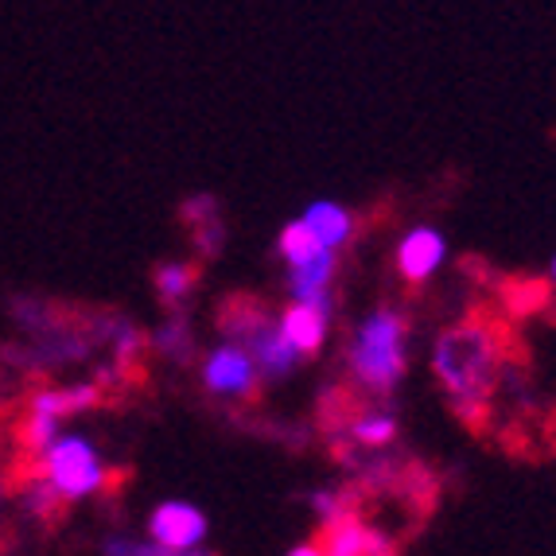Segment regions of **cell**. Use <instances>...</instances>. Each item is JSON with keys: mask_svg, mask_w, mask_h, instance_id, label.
Segmentation results:
<instances>
[{"mask_svg": "<svg viewBox=\"0 0 556 556\" xmlns=\"http://www.w3.org/2000/svg\"><path fill=\"white\" fill-rule=\"evenodd\" d=\"M506 324L491 312H471L437 339L432 366L447 401L471 428H486L502 370H506Z\"/></svg>", "mask_w": 556, "mask_h": 556, "instance_id": "obj_1", "label": "cell"}, {"mask_svg": "<svg viewBox=\"0 0 556 556\" xmlns=\"http://www.w3.org/2000/svg\"><path fill=\"white\" fill-rule=\"evenodd\" d=\"M346 362L362 390L393 393L408 374V319L393 307H378L354 327L346 343Z\"/></svg>", "mask_w": 556, "mask_h": 556, "instance_id": "obj_2", "label": "cell"}, {"mask_svg": "<svg viewBox=\"0 0 556 556\" xmlns=\"http://www.w3.org/2000/svg\"><path fill=\"white\" fill-rule=\"evenodd\" d=\"M36 464L43 467V482L63 502L105 491V467L98 459V447L86 437H55L36 455Z\"/></svg>", "mask_w": 556, "mask_h": 556, "instance_id": "obj_3", "label": "cell"}, {"mask_svg": "<svg viewBox=\"0 0 556 556\" xmlns=\"http://www.w3.org/2000/svg\"><path fill=\"white\" fill-rule=\"evenodd\" d=\"M152 545L164 548V553H187V548H199L206 538V514L191 502H164L156 506L149 518Z\"/></svg>", "mask_w": 556, "mask_h": 556, "instance_id": "obj_4", "label": "cell"}, {"mask_svg": "<svg viewBox=\"0 0 556 556\" xmlns=\"http://www.w3.org/2000/svg\"><path fill=\"white\" fill-rule=\"evenodd\" d=\"M203 381L206 390L223 393V397H257L261 393V374L250 362V354L238 346H214L203 358Z\"/></svg>", "mask_w": 556, "mask_h": 556, "instance_id": "obj_5", "label": "cell"}, {"mask_svg": "<svg viewBox=\"0 0 556 556\" xmlns=\"http://www.w3.org/2000/svg\"><path fill=\"white\" fill-rule=\"evenodd\" d=\"M444 257H447L444 233L432 230V226H417V230H408L405 241L397 245V273L408 285H425V280L444 265Z\"/></svg>", "mask_w": 556, "mask_h": 556, "instance_id": "obj_6", "label": "cell"}, {"mask_svg": "<svg viewBox=\"0 0 556 556\" xmlns=\"http://www.w3.org/2000/svg\"><path fill=\"white\" fill-rule=\"evenodd\" d=\"M327 324H331V312H316V307H304V304L285 307L277 316V331L285 334V343L300 358L319 354V346L327 343Z\"/></svg>", "mask_w": 556, "mask_h": 556, "instance_id": "obj_7", "label": "cell"}, {"mask_svg": "<svg viewBox=\"0 0 556 556\" xmlns=\"http://www.w3.org/2000/svg\"><path fill=\"white\" fill-rule=\"evenodd\" d=\"M277 316H269V307H265V300H253V296H230L223 304V312H218V331L230 339L226 346H245L253 339V334L261 331V327H269Z\"/></svg>", "mask_w": 556, "mask_h": 556, "instance_id": "obj_8", "label": "cell"}, {"mask_svg": "<svg viewBox=\"0 0 556 556\" xmlns=\"http://www.w3.org/2000/svg\"><path fill=\"white\" fill-rule=\"evenodd\" d=\"M241 351L250 354V362L257 366V374H265V378H285V374H292L300 366V354L285 343V334L277 331V319H273L269 327H261Z\"/></svg>", "mask_w": 556, "mask_h": 556, "instance_id": "obj_9", "label": "cell"}, {"mask_svg": "<svg viewBox=\"0 0 556 556\" xmlns=\"http://www.w3.org/2000/svg\"><path fill=\"white\" fill-rule=\"evenodd\" d=\"M300 226H304L312 238L324 245V250H339V245H346L354 233V214L346 211V206L339 203H312L304 211V218H300Z\"/></svg>", "mask_w": 556, "mask_h": 556, "instance_id": "obj_10", "label": "cell"}, {"mask_svg": "<svg viewBox=\"0 0 556 556\" xmlns=\"http://www.w3.org/2000/svg\"><path fill=\"white\" fill-rule=\"evenodd\" d=\"M184 223L191 226V238L195 245L203 250V257H214V253L223 250L226 241V223H223V211L214 203L211 195H199L184 206Z\"/></svg>", "mask_w": 556, "mask_h": 556, "instance_id": "obj_11", "label": "cell"}, {"mask_svg": "<svg viewBox=\"0 0 556 556\" xmlns=\"http://www.w3.org/2000/svg\"><path fill=\"white\" fill-rule=\"evenodd\" d=\"M346 437H351V444L381 452V447H390L393 440H397V420H393V413H386L381 405L378 408L358 405L354 408V417L346 420Z\"/></svg>", "mask_w": 556, "mask_h": 556, "instance_id": "obj_12", "label": "cell"}, {"mask_svg": "<svg viewBox=\"0 0 556 556\" xmlns=\"http://www.w3.org/2000/svg\"><path fill=\"white\" fill-rule=\"evenodd\" d=\"M152 280H156V292L164 304L184 307V300L199 288V265L195 261H167V265H160Z\"/></svg>", "mask_w": 556, "mask_h": 556, "instance_id": "obj_13", "label": "cell"}, {"mask_svg": "<svg viewBox=\"0 0 556 556\" xmlns=\"http://www.w3.org/2000/svg\"><path fill=\"white\" fill-rule=\"evenodd\" d=\"M152 346L164 354L167 362H176V366H187V362L195 358V334H191V324L187 316H172L156 327L152 334Z\"/></svg>", "mask_w": 556, "mask_h": 556, "instance_id": "obj_14", "label": "cell"}, {"mask_svg": "<svg viewBox=\"0 0 556 556\" xmlns=\"http://www.w3.org/2000/svg\"><path fill=\"white\" fill-rule=\"evenodd\" d=\"M280 253H285L288 269H304V265H312V261L327 250L300 223H288L285 230H280Z\"/></svg>", "mask_w": 556, "mask_h": 556, "instance_id": "obj_15", "label": "cell"}, {"mask_svg": "<svg viewBox=\"0 0 556 556\" xmlns=\"http://www.w3.org/2000/svg\"><path fill=\"white\" fill-rule=\"evenodd\" d=\"M24 506H28L39 521H55L59 514H63L66 502L59 498V494L51 491L43 479H28V482H24Z\"/></svg>", "mask_w": 556, "mask_h": 556, "instance_id": "obj_16", "label": "cell"}, {"mask_svg": "<svg viewBox=\"0 0 556 556\" xmlns=\"http://www.w3.org/2000/svg\"><path fill=\"white\" fill-rule=\"evenodd\" d=\"M102 556H172V553H164L156 545H140L132 538H110L102 545Z\"/></svg>", "mask_w": 556, "mask_h": 556, "instance_id": "obj_17", "label": "cell"}, {"mask_svg": "<svg viewBox=\"0 0 556 556\" xmlns=\"http://www.w3.org/2000/svg\"><path fill=\"white\" fill-rule=\"evenodd\" d=\"M288 556H324V553H319V545L312 541V545H296Z\"/></svg>", "mask_w": 556, "mask_h": 556, "instance_id": "obj_18", "label": "cell"}, {"mask_svg": "<svg viewBox=\"0 0 556 556\" xmlns=\"http://www.w3.org/2000/svg\"><path fill=\"white\" fill-rule=\"evenodd\" d=\"M172 556H214V553H203V548H187V553H172Z\"/></svg>", "mask_w": 556, "mask_h": 556, "instance_id": "obj_19", "label": "cell"}]
</instances>
